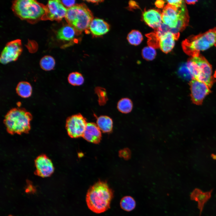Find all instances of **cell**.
<instances>
[{
  "mask_svg": "<svg viewBox=\"0 0 216 216\" xmlns=\"http://www.w3.org/2000/svg\"><path fill=\"white\" fill-rule=\"evenodd\" d=\"M32 118L31 114L25 109L14 108L7 113L3 122L9 134H21L28 133Z\"/></svg>",
  "mask_w": 216,
  "mask_h": 216,
  "instance_id": "2",
  "label": "cell"
},
{
  "mask_svg": "<svg viewBox=\"0 0 216 216\" xmlns=\"http://www.w3.org/2000/svg\"><path fill=\"white\" fill-rule=\"evenodd\" d=\"M133 107V104L131 100L128 98H123L118 102L117 108L121 112L127 114L131 112Z\"/></svg>",
  "mask_w": 216,
  "mask_h": 216,
  "instance_id": "22",
  "label": "cell"
},
{
  "mask_svg": "<svg viewBox=\"0 0 216 216\" xmlns=\"http://www.w3.org/2000/svg\"><path fill=\"white\" fill-rule=\"evenodd\" d=\"M16 91L20 97L24 98H28L32 95V88L30 83L28 82L22 81L18 84Z\"/></svg>",
  "mask_w": 216,
  "mask_h": 216,
  "instance_id": "21",
  "label": "cell"
},
{
  "mask_svg": "<svg viewBox=\"0 0 216 216\" xmlns=\"http://www.w3.org/2000/svg\"><path fill=\"white\" fill-rule=\"evenodd\" d=\"M190 97L192 102L201 105L205 97L211 92L210 88L204 82L192 78L189 82Z\"/></svg>",
  "mask_w": 216,
  "mask_h": 216,
  "instance_id": "10",
  "label": "cell"
},
{
  "mask_svg": "<svg viewBox=\"0 0 216 216\" xmlns=\"http://www.w3.org/2000/svg\"><path fill=\"white\" fill-rule=\"evenodd\" d=\"M213 46L216 47V27L204 33L190 36L182 43L184 51L192 57L199 56L200 51L207 50Z\"/></svg>",
  "mask_w": 216,
  "mask_h": 216,
  "instance_id": "3",
  "label": "cell"
},
{
  "mask_svg": "<svg viewBox=\"0 0 216 216\" xmlns=\"http://www.w3.org/2000/svg\"><path fill=\"white\" fill-rule=\"evenodd\" d=\"M142 18L145 22L153 28L157 29L162 23V14L156 9L145 11L142 14Z\"/></svg>",
  "mask_w": 216,
  "mask_h": 216,
  "instance_id": "14",
  "label": "cell"
},
{
  "mask_svg": "<svg viewBox=\"0 0 216 216\" xmlns=\"http://www.w3.org/2000/svg\"><path fill=\"white\" fill-rule=\"evenodd\" d=\"M113 192L106 182L99 181L88 189L86 201L89 209L96 213L104 212L110 208Z\"/></svg>",
  "mask_w": 216,
  "mask_h": 216,
  "instance_id": "1",
  "label": "cell"
},
{
  "mask_svg": "<svg viewBox=\"0 0 216 216\" xmlns=\"http://www.w3.org/2000/svg\"><path fill=\"white\" fill-rule=\"evenodd\" d=\"M87 123L86 118L80 113L68 117L65 127L68 135L72 138L82 137Z\"/></svg>",
  "mask_w": 216,
  "mask_h": 216,
  "instance_id": "7",
  "label": "cell"
},
{
  "mask_svg": "<svg viewBox=\"0 0 216 216\" xmlns=\"http://www.w3.org/2000/svg\"><path fill=\"white\" fill-rule=\"evenodd\" d=\"M41 68L44 70L50 71L53 69L55 65L54 58L50 56H46L41 59L40 62Z\"/></svg>",
  "mask_w": 216,
  "mask_h": 216,
  "instance_id": "24",
  "label": "cell"
},
{
  "mask_svg": "<svg viewBox=\"0 0 216 216\" xmlns=\"http://www.w3.org/2000/svg\"><path fill=\"white\" fill-rule=\"evenodd\" d=\"M142 54V57L145 60L152 61L155 58L156 52L154 48L148 46L143 49Z\"/></svg>",
  "mask_w": 216,
  "mask_h": 216,
  "instance_id": "27",
  "label": "cell"
},
{
  "mask_svg": "<svg viewBox=\"0 0 216 216\" xmlns=\"http://www.w3.org/2000/svg\"><path fill=\"white\" fill-rule=\"evenodd\" d=\"M168 4L177 8L181 7L184 2L183 0H167Z\"/></svg>",
  "mask_w": 216,
  "mask_h": 216,
  "instance_id": "31",
  "label": "cell"
},
{
  "mask_svg": "<svg viewBox=\"0 0 216 216\" xmlns=\"http://www.w3.org/2000/svg\"><path fill=\"white\" fill-rule=\"evenodd\" d=\"M22 51L21 40L17 39L8 43L1 54L0 62L6 64L17 60Z\"/></svg>",
  "mask_w": 216,
  "mask_h": 216,
  "instance_id": "8",
  "label": "cell"
},
{
  "mask_svg": "<svg viewBox=\"0 0 216 216\" xmlns=\"http://www.w3.org/2000/svg\"><path fill=\"white\" fill-rule=\"evenodd\" d=\"M179 8L168 4L162 13L163 23L171 28H176L179 17Z\"/></svg>",
  "mask_w": 216,
  "mask_h": 216,
  "instance_id": "12",
  "label": "cell"
},
{
  "mask_svg": "<svg viewBox=\"0 0 216 216\" xmlns=\"http://www.w3.org/2000/svg\"><path fill=\"white\" fill-rule=\"evenodd\" d=\"M26 192L27 193H33L36 191L35 187L32 185L31 182L27 180V185L26 188Z\"/></svg>",
  "mask_w": 216,
  "mask_h": 216,
  "instance_id": "32",
  "label": "cell"
},
{
  "mask_svg": "<svg viewBox=\"0 0 216 216\" xmlns=\"http://www.w3.org/2000/svg\"><path fill=\"white\" fill-rule=\"evenodd\" d=\"M12 9L21 19L34 22L42 19L46 6L34 0H17L13 2Z\"/></svg>",
  "mask_w": 216,
  "mask_h": 216,
  "instance_id": "4",
  "label": "cell"
},
{
  "mask_svg": "<svg viewBox=\"0 0 216 216\" xmlns=\"http://www.w3.org/2000/svg\"><path fill=\"white\" fill-rule=\"evenodd\" d=\"M197 0H185V2L188 4H194Z\"/></svg>",
  "mask_w": 216,
  "mask_h": 216,
  "instance_id": "36",
  "label": "cell"
},
{
  "mask_svg": "<svg viewBox=\"0 0 216 216\" xmlns=\"http://www.w3.org/2000/svg\"><path fill=\"white\" fill-rule=\"evenodd\" d=\"M89 29L92 34L96 37L103 35L109 30L110 26L104 20L95 18L91 22Z\"/></svg>",
  "mask_w": 216,
  "mask_h": 216,
  "instance_id": "17",
  "label": "cell"
},
{
  "mask_svg": "<svg viewBox=\"0 0 216 216\" xmlns=\"http://www.w3.org/2000/svg\"><path fill=\"white\" fill-rule=\"evenodd\" d=\"M100 130L97 124L87 123L82 137L88 142L94 144L99 143L101 138Z\"/></svg>",
  "mask_w": 216,
  "mask_h": 216,
  "instance_id": "13",
  "label": "cell"
},
{
  "mask_svg": "<svg viewBox=\"0 0 216 216\" xmlns=\"http://www.w3.org/2000/svg\"><path fill=\"white\" fill-rule=\"evenodd\" d=\"M69 83L74 86H79L82 85L84 82V78L80 73L75 72L70 73L68 78Z\"/></svg>",
  "mask_w": 216,
  "mask_h": 216,
  "instance_id": "26",
  "label": "cell"
},
{
  "mask_svg": "<svg viewBox=\"0 0 216 216\" xmlns=\"http://www.w3.org/2000/svg\"><path fill=\"white\" fill-rule=\"evenodd\" d=\"M35 170L34 174L42 178L50 176L54 171V167L51 160L46 155L38 156L34 160Z\"/></svg>",
  "mask_w": 216,
  "mask_h": 216,
  "instance_id": "11",
  "label": "cell"
},
{
  "mask_svg": "<svg viewBox=\"0 0 216 216\" xmlns=\"http://www.w3.org/2000/svg\"><path fill=\"white\" fill-rule=\"evenodd\" d=\"M65 18L69 25L79 33L89 28L93 16L86 5L82 3L68 8Z\"/></svg>",
  "mask_w": 216,
  "mask_h": 216,
  "instance_id": "6",
  "label": "cell"
},
{
  "mask_svg": "<svg viewBox=\"0 0 216 216\" xmlns=\"http://www.w3.org/2000/svg\"><path fill=\"white\" fill-rule=\"evenodd\" d=\"M8 216H14L11 215H9Z\"/></svg>",
  "mask_w": 216,
  "mask_h": 216,
  "instance_id": "38",
  "label": "cell"
},
{
  "mask_svg": "<svg viewBox=\"0 0 216 216\" xmlns=\"http://www.w3.org/2000/svg\"><path fill=\"white\" fill-rule=\"evenodd\" d=\"M147 36L149 46L154 48L159 47L160 38L155 32L148 34Z\"/></svg>",
  "mask_w": 216,
  "mask_h": 216,
  "instance_id": "29",
  "label": "cell"
},
{
  "mask_svg": "<svg viewBox=\"0 0 216 216\" xmlns=\"http://www.w3.org/2000/svg\"><path fill=\"white\" fill-rule=\"evenodd\" d=\"M189 73L192 78L204 83L210 89L213 83L211 64L202 56L189 58L186 63Z\"/></svg>",
  "mask_w": 216,
  "mask_h": 216,
  "instance_id": "5",
  "label": "cell"
},
{
  "mask_svg": "<svg viewBox=\"0 0 216 216\" xmlns=\"http://www.w3.org/2000/svg\"><path fill=\"white\" fill-rule=\"evenodd\" d=\"M86 1L88 2H89V3H95V4H98L99 3H100L101 2H103L104 1H103V0H87V1Z\"/></svg>",
  "mask_w": 216,
  "mask_h": 216,
  "instance_id": "35",
  "label": "cell"
},
{
  "mask_svg": "<svg viewBox=\"0 0 216 216\" xmlns=\"http://www.w3.org/2000/svg\"><path fill=\"white\" fill-rule=\"evenodd\" d=\"M97 124L100 130L104 133H110L112 130V120L107 116H101L98 117Z\"/></svg>",
  "mask_w": 216,
  "mask_h": 216,
  "instance_id": "20",
  "label": "cell"
},
{
  "mask_svg": "<svg viewBox=\"0 0 216 216\" xmlns=\"http://www.w3.org/2000/svg\"><path fill=\"white\" fill-rule=\"evenodd\" d=\"M179 36L170 32L165 33L160 38L159 47L163 52H169L173 48L175 40Z\"/></svg>",
  "mask_w": 216,
  "mask_h": 216,
  "instance_id": "15",
  "label": "cell"
},
{
  "mask_svg": "<svg viewBox=\"0 0 216 216\" xmlns=\"http://www.w3.org/2000/svg\"><path fill=\"white\" fill-rule=\"evenodd\" d=\"M213 190L203 192L200 189L195 188L191 193L190 197L191 200L198 202V208L200 210V215L201 216L205 204L211 196Z\"/></svg>",
  "mask_w": 216,
  "mask_h": 216,
  "instance_id": "16",
  "label": "cell"
},
{
  "mask_svg": "<svg viewBox=\"0 0 216 216\" xmlns=\"http://www.w3.org/2000/svg\"><path fill=\"white\" fill-rule=\"evenodd\" d=\"M67 9L58 0H50L46 6V13L42 20L60 21L65 17Z\"/></svg>",
  "mask_w": 216,
  "mask_h": 216,
  "instance_id": "9",
  "label": "cell"
},
{
  "mask_svg": "<svg viewBox=\"0 0 216 216\" xmlns=\"http://www.w3.org/2000/svg\"><path fill=\"white\" fill-rule=\"evenodd\" d=\"M119 155L120 157L128 160L131 157V152L129 149L125 148L119 151Z\"/></svg>",
  "mask_w": 216,
  "mask_h": 216,
  "instance_id": "30",
  "label": "cell"
},
{
  "mask_svg": "<svg viewBox=\"0 0 216 216\" xmlns=\"http://www.w3.org/2000/svg\"><path fill=\"white\" fill-rule=\"evenodd\" d=\"M212 157L213 159L214 160H216V155L214 154H212Z\"/></svg>",
  "mask_w": 216,
  "mask_h": 216,
  "instance_id": "37",
  "label": "cell"
},
{
  "mask_svg": "<svg viewBox=\"0 0 216 216\" xmlns=\"http://www.w3.org/2000/svg\"><path fill=\"white\" fill-rule=\"evenodd\" d=\"M76 32L73 27L70 25H66L62 27L58 31L57 37L62 40L69 41L74 38Z\"/></svg>",
  "mask_w": 216,
  "mask_h": 216,
  "instance_id": "19",
  "label": "cell"
},
{
  "mask_svg": "<svg viewBox=\"0 0 216 216\" xmlns=\"http://www.w3.org/2000/svg\"><path fill=\"white\" fill-rule=\"evenodd\" d=\"M127 38L130 44L136 46L141 43L143 39V36L140 32L134 30L131 31L128 34Z\"/></svg>",
  "mask_w": 216,
  "mask_h": 216,
  "instance_id": "25",
  "label": "cell"
},
{
  "mask_svg": "<svg viewBox=\"0 0 216 216\" xmlns=\"http://www.w3.org/2000/svg\"><path fill=\"white\" fill-rule=\"evenodd\" d=\"M179 17L176 28H172V32L176 34H179V32L184 30L188 26L189 17L184 2L179 8Z\"/></svg>",
  "mask_w": 216,
  "mask_h": 216,
  "instance_id": "18",
  "label": "cell"
},
{
  "mask_svg": "<svg viewBox=\"0 0 216 216\" xmlns=\"http://www.w3.org/2000/svg\"><path fill=\"white\" fill-rule=\"evenodd\" d=\"M95 92L98 96L99 104L101 106L105 105L108 100L106 89L102 87H97L95 89Z\"/></svg>",
  "mask_w": 216,
  "mask_h": 216,
  "instance_id": "28",
  "label": "cell"
},
{
  "mask_svg": "<svg viewBox=\"0 0 216 216\" xmlns=\"http://www.w3.org/2000/svg\"><path fill=\"white\" fill-rule=\"evenodd\" d=\"M164 2V1L162 0H157L155 2V4L158 8H161L163 7Z\"/></svg>",
  "mask_w": 216,
  "mask_h": 216,
  "instance_id": "34",
  "label": "cell"
},
{
  "mask_svg": "<svg viewBox=\"0 0 216 216\" xmlns=\"http://www.w3.org/2000/svg\"><path fill=\"white\" fill-rule=\"evenodd\" d=\"M60 1L63 5L68 8L74 6L75 3V0H61Z\"/></svg>",
  "mask_w": 216,
  "mask_h": 216,
  "instance_id": "33",
  "label": "cell"
},
{
  "mask_svg": "<svg viewBox=\"0 0 216 216\" xmlns=\"http://www.w3.org/2000/svg\"><path fill=\"white\" fill-rule=\"evenodd\" d=\"M120 206L123 210L130 212L134 209L136 203L134 199L130 196H126L123 197L120 202Z\"/></svg>",
  "mask_w": 216,
  "mask_h": 216,
  "instance_id": "23",
  "label": "cell"
}]
</instances>
